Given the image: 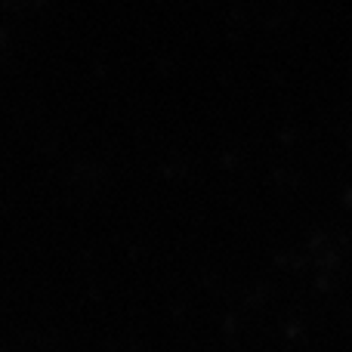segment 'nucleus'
Segmentation results:
<instances>
[]
</instances>
